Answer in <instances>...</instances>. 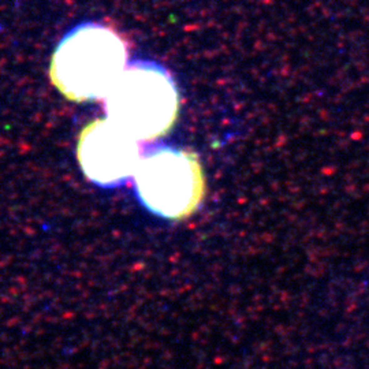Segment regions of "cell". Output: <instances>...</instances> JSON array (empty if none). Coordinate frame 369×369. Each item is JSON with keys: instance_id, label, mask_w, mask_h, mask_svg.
Returning a JSON list of instances; mask_svg holds the SVG:
<instances>
[{"instance_id": "2", "label": "cell", "mask_w": 369, "mask_h": 369, "mask_svg": "<svg viewBox=\"0 0 369 369\" xmlns=\"http://www.w3.org/2000/svg\"><path fill=\"white\" fill-rule=\"evenodd\" d=\"M104 110L105 118L137 141H153L176 120L178 88L163 66L135 60L104 99Z\"/></svg>"}, {"instance_id": "4", "label": "cell", "mask_w": 369, "mask_h": 369, "mask_svg": "<svg viewBox=\"0 0 369 369\" xmlns=\"http://www.w3.org/2000/svg\"><path fill=\"white\" fill-rule=\"evenodd\" d=\"M110 119H96L78 135L77 159L84 175L96 186L125 184L140 163V145Z\"/></svg>"}, {"instance_id": "1", "label": "cell", "mask_w": 369, "mask_h": 369, "mask_svg": "<svg viewBox=\"0 0 369 369\" xmlns=\"http://www.w3.org/2000/svg\"><path fill=\"white\" fill-rule=\"evenodd\" d=\"M126 40L110 25L84 22L60 40L52 55L49 80L67 100H104L127 66Z\"/></svg>"}, {"instance_id": "3", "label": "cell", "mask_w": 369, "mask_h": 369, "mask_svg": "<svg viewBox=\"0 0 369 369\" xmlns=\"http://www.w3.org/2000/svg\"><path fill=\"white\" fill-rule=\"evenodd\" d=\"M133 178L140 202L164 219L190 216L204 197V174L197 156L174 146L146 149Z\"/></svg>"}]
</instances>
